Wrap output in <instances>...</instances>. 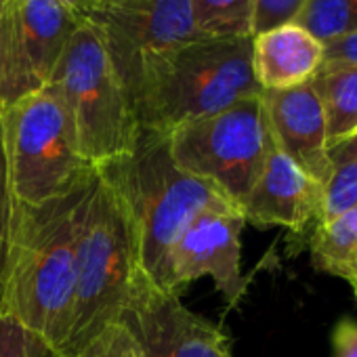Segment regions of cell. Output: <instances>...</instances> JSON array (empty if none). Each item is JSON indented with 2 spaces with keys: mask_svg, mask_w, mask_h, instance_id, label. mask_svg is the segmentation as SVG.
<instances>
[{
  "mask_svg": "<svg viewBox=\"0 0 357 357\" xmlns=\"http://www.w3.org/2000/svg\"><path fill=\"white\" fill-rule=\"evenodd\" d=\"M78 17L99 32L128 97L145 61L200 38L192 0H89Z\"/></svg>",
  "mask_w": 357,
  "mask_h": 357,
  "instance_id": "cell-8",
  "label": "cell"
},
{
  "mask_svg": "<svg viewBox=\"0 0 357 357\" xmlns=\"http://www.w3.org/2000/svg\"><path fill=\"white\" fill-rule=\"evenodd\" d=\"M0 357H57L15 315L0 309Z\"/></svg>",
  "mask_w": 357,
  "mask_h": 357,
  "instance_id": "cell-22",
  "label": "cell"
},
{
  "mask_svg": "<svg viewBox=\"0 0 357 357\" xmlns=\"http://www.w3.org/2000/svg\"><path fill=\"white\" fill-rule=\"evenodd\" d=\"M15 13L30 68L45 86L82 20L61 0H15Z\"/></svg>",
  "mask_w": 357,
  "mask_h": 357,
  "instance_id": "cell-14",
  "label": "cell"
},
{
  "mask_svg": "<svg viewBox=\"0 0 357 357\" xmlns=\"http://www.w3.org/2000/svg\"><path fill=\"white\" fill-rule=\"evenodd\" d=\"M324 185L301 170L278 147L271 149L257 183L240 204V215L257 227L303 234L321 221Z\"/></svg>",
  "mask_w": 357,
  "mask_h": 357,
  "instance_id": "cell-11",
  "label": "cell"
},
{
  "mask_svg": "<svg viewBox=\"0 0 357 357\" xmlns=\"http://www.w3.org/2000/svg\"><path fill=\"white\" fill-rule=\"evenodd\" d=\"M97 176L43 204H22L0 309L59 353L70 324L78 250Z\"/></svg>",
  "mask_w": 357,
  "mask_h": 357,
  "instance_id": "cell-1",
  "label": "cell"
},
{
  "mask_svg": "<svg viewBox=\"0 0 357 357\" xmlns=\"http://www.w3.org/2000/svg\"><path fill=\"white\" fill-rule=\"evenodd\" d=\"M139 275L126 211L99 172L78 250L68 334L57 357H97L120 326Z\"/></svg>",
  "mask_w": 357,
  "mask_h": 357,
  "instance_id": "cell-4",
  "label": "cell"
},
{
  "mask_svg": "<svg viewBox=\"0 0 357 357\" xmlns=\"http://www.w3.org/2000/svg\"><path fill=\"white\" fill-rule=\"evenodd\" d=\"M17 219H20V200L15 198V194L11 190L3 137H0V296H3L5 280H7V271H9Z\"/></svg>",
  "mask_w": 357,
  "mask_h": 357,
  "instance_id": "cell-21",
  "label": "cell"
},
{
  "mask_svg": "<svg viewBox=\"0 0 357 357\" xmlns=\"http://www.w3.org/2000/svg\"><path fill=\"white\" fill-rule=\"evenodd\" d=\"M99 172L126 211L139 271L158 290L164 284L168 252L185 227L206 211L236 208L215 188L178 168L168 135L155 130L139 128L135 147L99 166Z\"/></svg>",
  "mask_w": 357,
  "mask_h": 357,
  "instance_id": "cell-2",
  "label": "cell"
},
{
  "mask_svg": "<svg viewBox=\"0 0 357 357\" xmlns=\"http://www.w3.org/2000/svg\"><path fill=\"white\" fill-rule=\"evenodd\" d=\"M252 0H192L200 38H252Z\"/></svg>",
  "mask_w": 357,
  "mask_h": 357,
  "instance_id": "cell-18",
  "label": "cell"
},
{
  "mask_svg": "<svg viewBox=\"0 0 357 357\" xmlns=\"http://www.w3.org/2000/svg\"><path fill=\"white\" fill-rule=\"evenodd\" d=\"M246 221L236 208L198 215L172 244L166 259L162 292L181 294L200 278H211L229 307L246 294L242 275V229Z\"/></svg>",
  "mask_w": 357,
  "mask_h": 357,
  "instance_id": "cell-9",
  "label": "cell"
},
{
  "mask_svg": "<svg viewBox=\"0 0 357 357\" xmlns=\"http://www.w3.org/2000/svg\"><path fill=\"white\" fill-rule=\"evenodd\" d=\"M294 22L324 45L357 34V0H305Z\"/></svg>",
  "mask_w": 357,
  "mask_h": 357,
  "instance_id": "cell-20",
  "label": "cell"
},
{
  "mask_svg": "<svg viewBox=\"0 0 357 357\" xmlns=\"http://www.w3.org/2000/svg\"><path fill=\"white\" fill-rule=\"evenodd\" d=\"M311 265L344 280L357 292V206L313 225L309 238Z\"/></svg>",
  "mask_w": 357,
  "mask_h": 357,
  "instance_id": "cell-16",
  "label": "cell"
},
{
  "mask_svg": "<svg viewBox=\"0 0 357 357\" xmlns=\"http://www.w3.org/2000/svg\"><path fill=\"white\" fill-rule=\"evenodd\" d=\"M168 147L178 168L215 188L240 211L275 145L257 95L174 128Z\"/></svg>",
  "mask_w": 357,
  "mask_h": 357,
  "instance_id": "cell-7",
  "label": "cell"
},
{
  "mask_svg": "<svg viewBox=\"0 0 357 357\" xmlns=\"http://www.w3.org/2000/svg\"><path fill=\"white\" fill-rule=\"evenodd\" d=\"M120 326L141 357H231L225 332L139 275Z\"/></svg>",
  "mask_w": 357,
  "mask_h": 357,
  "instance_id": "cell-10",
  "label": "cell"
},
{
  "mask_svg": "<svg viewBox=\"0 0 357 357\" xmlns=\"http://www.w3.org/2000/svg\"><path fill=\"white\" fill-rule=\"evenodd\" d=\"M324 63V43L296 22L252 36V72L261 91H286L313 80Z\"/></svg>",
  "mask_w": 357,
  "mask_h": 357,
  "instance_id": "cell-13",
  "label": "cell"
},
{
  "mask_svg": "<svg viewBox=\"0 0 357 357\" xmlns=\"http://www.w3.org/2000/svg\"><path fill=\"white\" fill-rule=\"evenodd\" d=\"M252 36L275 26L294 22L305 0H252Z\"/></svg>",
  "mask_w": 357,
  "mask_h": 357,
  "instance_id": "cell-23",
  "label": "cell"
},
{
  "mask_svg": "<svg viewBox=\"0 0 357 357\" xmlns=\"http://www.w3.org/2000/svg\"><path fill=\"white\" fill-rule=\"evenodd\" d=\"M261 93L252 38H198L145 61L130 101L141 128L170 135Z\"/></svg>",
  "mask_w": 357,
  "mask_h": 357,
  "instance_id": "cell-3",
  "label": "cell"
},
{
  "mask_svg": "<svg viewBox=\"0 0 357 357\" xmlns=\"http://www.w3.org/2000/svg\"><path fill=\"white\" fill-rule=\"evenodd\" d=\"M273 145L321 185L330 174L326 116L311 82L261 93Z\"/></svg>",
  "mask_w": 357,
  "mask_h": 357,
  "instance_id": "cell-12",
  "label": "cell"
},
{
  "mask_svg": "<svg viewBox=\"0 0 357 357\" xmlns=\"http://www.w3.org/2000/svg\"><path fill=\"white\" fill-rule=\"evenodd\" d=\"M332 357H357V319H340L330 336Z\"/></svg>",
  "mask_w": 357,
  "mask_h": 357,
  "instance_id": "cell-24",
  "label": "cell"
},
{
  "mask_svg": "<svg viewBox=\"0 0 357 357\" xmlns=\"http://www.w3.org/2000/svg\"><path fill=\"white\" fill-rule=\"evenodd\" d=\"M9 181L22 204H43L59 198L97 174L80 151L72 120L45 84L0 109Z\"/></svg>",
  "mask_w": 357,
  "mask_h": 357,
  "instance_id": "cell-5",
  "label": "cell"
},
{
  "mask_svg": "<svg viewBox=\"0 0 357 357\" xmlns=\"http://www.w3.org/2000/svg\"><path fill=\"white\" fill-rule=\"evenodd\" d=\"M38 89L22 43L15 0H0V109Z\"/></svg>",
  "mask_w": 357,
  "mask_h": 357,
  "instance_id": "cell-17",
  "label": "cell"
},
{
  "mask_svg": "<svg viewBox=\"0 0 357 357\" xmlns=\"http://www.w3.org/2000/svg\"><path fill=\"white\" fill-rule=\"evenodd\" d=\"M47 84L61 99L78 147L93 166L99 168L135 147L141 126L95 26L80 24Z\"/></svg>",
  "mask_w": 357,
  "mask_h": 357,
  "instance_id": "cell-6",
  "label": "cell"
},
{
  "mask_svg": "<svg viewBox=\"0 0 357 357\" xmlns=\"http://www.w3.org/2000/svg\"><path fill=\"white\" fill-rule=\"evenodd\" d=\"M324 63H353L357 66V34L324 45Z\"/></svg>",
  "mask_w": 357,
  "mask_h": 357,
  "instance_id": "cell-26",
  "label": "cell"
},
{
  "mask_svg": "<svg viewBox=\"0 0 357 357\" xmlns=\"http://www.w3.org/2000/svg\"><path fill=\"white\" fill-rule=\"evenodd\" d=\"M61 3H66L70 9H74V11H76V15H78V11L89 3V0H61Z\"/></svg>",
  "mask_w": 357,
  "mask_h": 357,
  "instance_id": "cell-27",
  "label": "cell"
},
{
  "mask_svg": "<svg viewBox=\"0 0 357 357\" xmlns=\"http://www.w3.org/2000/svg\"><path fill=\"white\" fill-rule=\"evenodd\" d=\"M97 357H141V351L132 336L122 326H116L105 338Z\"/></svg>",
  "mask_w": 357,
  "mask_h": 357,
  "instance_id": "cell-25",
  "label": "cell"
},
{
  "mask_svg": "<svg viewBox=\"0 0 357 357\" xmlns=\"http://www.w3.org/2000/svg\"><path fill=\"white\" fill-rule=\"evenodd\" d=\"M355 298H357V292H355Z\"/></svg>",
  "mask_w": 357,
  "mask_h": 357,
  "instance_id": "cell-28",
  "label": "cell"
},
{
  "mask_svg": "<svg viewBox=\"0 0 357 357\" xmlns=\"http://www.w3.org/2000/svg\"><path fill=\"white\" fill-rule=\"evenodd\" d=\"M326 116L328 147L357 135V66L321 63L311 80Z\"/></svg>",
  "mask_w": 357,
  "mask_h": 357,
  "instance_id": "cell-15",
  "label": "cell"
},
{
  "mask_svg": "<svg viewBox=\"0 0 357 357\" xmlns=\"http://www.w3.org/2000/svg\"><path fill=\"white\" fill-rule=\"evenodd\" d=\"M330 174L324 183L321 221L357 206V135L330 147Z\"/></svg>",
  "mask_w": 357,
  "mask_h": 357,
  "instance_id": "cell-19",
  "label": "cell"
}]
</instances>
